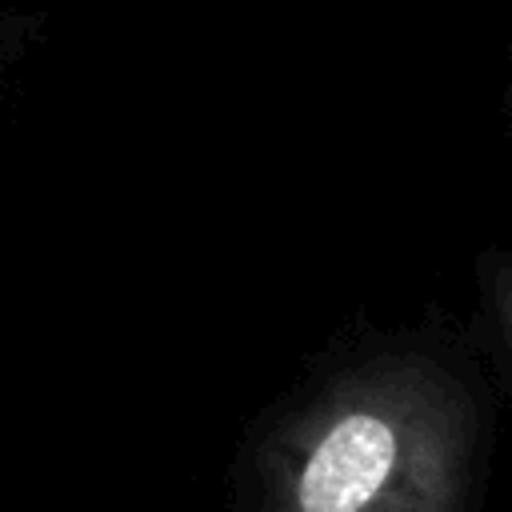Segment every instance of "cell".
<instances>
[{"label":"cell","mask_w":512,"mask_h":512,"mask_svg":"<svg viewBox=\"0 0 512 512\" xmlns=\"http://www.w3.org/2000/svg\"><path fill=\"white\" fill-rule=\"evenodd\" d=\"M476 404L428 356H376L316 396L268 452V512H464Z\"/></svg>","instance_id":"6da1fadb"},{"label":"cell","mask_w":512,"mask_h":512,"mask_svg":"<svg viewBox=\"0 0 512 512\" xmlns=\"http://www.w3.org/2000/svg\"><path fill=\"white\" fill-rule=\"evenodd\" d=\"M484 276H488V300H492L496 328H500L504 348L512 356V256H492L484 264Z\"/></svg>","instance_id":"7a4b0ae2"}]
</instances>
